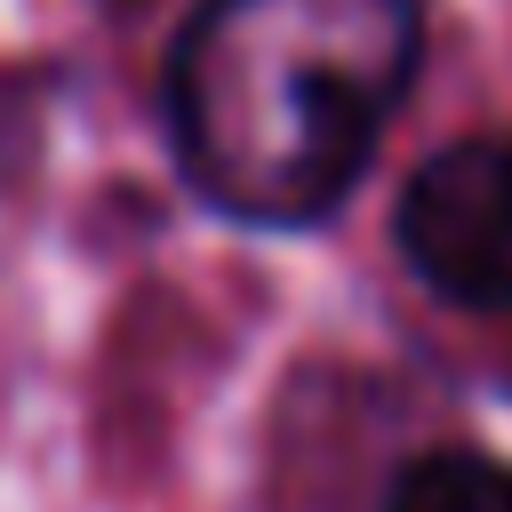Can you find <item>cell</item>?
Segmentation results:
<instances>
[{"mask_svg":"<svg viewBox=\"0 0 512 512\" xmlns=\"http://www.w3.org/2000/svg\"><path fill=\"white\" fill-rule=\"evenodd\" d=\"M424 64V0H192L168 48L184 184L256 232L352 200Z\"/></svg>","mask_w":512,"mask_h":512,"instance_id":"cell-1","label":"cell"},{"mask_svg":"<svg viewBox=\"0 0 512 512\" xmlns=\"http://www.w3.org/2000/svg\"><path fill=\"white\" fill-rule=\"evenodd\" d=\"M408 272L456 312H512V144L456 136L440 144L392 208Z\"/></svg>","mask_w":512,"mask_h":512,"instance_id":"cell-2","label":"cell"},{"mask_svg":"<svg viewBox=\"0 0 512 512\" xmlns=\"http://www.w3.org/2000/svg\"><path fill=\"white\" fill-rule=\"evenodd\" d=\"M384 512H512V464L480 448H424L416 464H400Z\"/></svg>","mask_w":512,"mask_h":512,"instance_id":"cell-3","label":"cell"}]
</instances>
